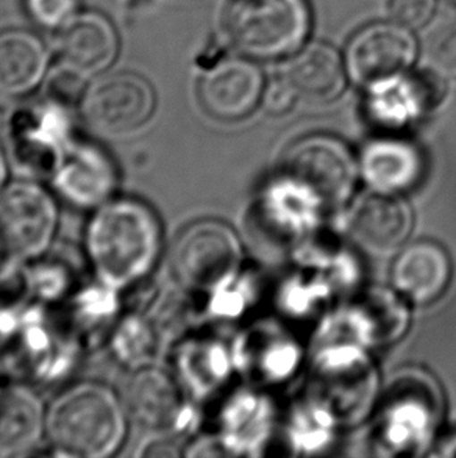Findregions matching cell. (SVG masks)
I'll list each match as a JSON object with an SVG mask.
<instances>
[{"mask_svg":"<svg viewBox=\"0 0 456 458\" xmlns=\"http://www.w3.org/2000/svg\"><path fill=\"white\" fill-rule=\"evenodd\" d=\"M452 280V261L441 244L418 242L397 255L393 267V284L401 296L418 305L436 302Z\"/></svg>","mask_w":456,"mask_h":458,"instance_id":"obj_16","label":"cell"},{"mask_svg":"<svg viewBox=\"0 0 456 458\" xmlns=\"http://www.w3.org/2000/svg\"><path fill=\"white\" fill-rule=\"evenodd\" d=\"M155 347V336L141 318L125 319L114 336V349L119 359L129 365L146 366V359Z\"/></svg>","mask_w":456,"mask_h":458,"instance_id":"obj_21","label":"cell"},{"mask_svg":"<svg viewBox=\"0 0 456 458\" xmlns=\"http://www.w3.org/2000/svg\"><path fill=\"white\" fill-rule=\"evenodd\" d=\"M355 242L376 255L401 250L413 229V213L395 194L376 192L358 200L350 215Z\"/></svg>","mask_w":456,"mask_h":458,"instance_id":"obj_12","label":"cell"},{"mask_svg":"<svg viewBox=\"0 0 456 458\" xmlns=\"http://www.w3.org/2000/svg\"><path fill=\"white\" fill-rule=\"evenodd\" d=\"M43 403L24 386L0 388V455L29 453L46 432Z\"/></svg>","mask_w":456,"mask_h":458,"instance_id":"obj_18","label":"cell"},{"mask_svg":"<svg viewBox=\"0 0 456 458\" xmlns=\"http://www.w3.org/2000/svg\"><path fill=\"white\" fill-rule=\"evenodd\" d=\"M56 191L80 208H97L116 190V167L110 157L89 144H69L54 173Z\"/></svg>","mask_w":456,"mask_h":458,"instance_id":"obj_11","label":"cell"},{"mask_svg":"<svg viewBox=\"0 0 456 458\" xmlns=\"http://www.w3.org/2000/svg\"><path fill=\"white\" fill-rule=\"evenodd\" d=\"M129 415L154 434H171L185 415V399L175 378L154 366H141L127 386Z\"/></svg>","mask_w":456,"mask_h":458,"instance_id":"obj_13","label":"cell"},{"mask_svg":"<svg viewBox=\"0 0 456 458\" xmlns=\"http://www.w3.org/2000/svg\"><path fill=\"white\" fill-rule=\"evenodd\" d=\"M366 88L367 106L372 114L391 124H401L416 118L428 100L424 81L408 72L372 81Z\"/></svg>","mask_w":456,"mask_h":458,"instance_id":"obj_20","label":"cell"},{"mask_svg":"<svg viewBox=\"0 0 456 458\" xmlns=\"http://www.w3.org/2000/svg\"><path fill=\"white\" fill-rule=\"evenodd\" d=\"M6 179V160L5 155L0 149V191H2V188H4V183H5Z\"/></svg>","mask_w":456,"mask_h":458,"instance_id":"obj_27","label":"cell"},{"mask_svg":"<svg viewBox=\"0 0 456 458\" xmlns=\"http://www.w3.org/2000/svg\"><path fill=\"white\" fill-rule=\"evenodd\" d=\"M154 88L135 72L108 75L88 88L81 104L88 125L106 138H127L146 127L154 116Z\"/></svg>","mask_w":456,"mask_h":458,"instance_id":"obj_6","label":"cell"},{"mask_svg":"<svg viewBox=\"0 0 456 458\" xmlns=\"http://www.w3.org/2000/svg\"><path fill=\"white\" fill-rule=\"evenodd\" d=\"M94 271L106 285H133L148 277L161 250V225L135 199H110L96 208L87 230Z\"/></svg>","mask_w":456,"mask_h":458,"instance_id":"obj_1","label":"cell"},{"mask_svg":"<svg viewBox=\"0 0 456 458\" xmlns=\"http://www.w3.org/2000/svg\"><path fill=\"white\" fill-rule=\"evenodd\" d=\"M452 2H456V0H452Z\"/></svg>","mask_w":456,"mask_h":458,"instance_id":"obj_29","label":"cell"},{"mask_svg":"<svg viewBox=\"0 0 456 458\" xmlns=\"http://www.w3.org/2000/svg\"><path fill=\"white\" fill-rule=\"evenodd\" d=\"M426 54L436 74L456 81V16L441 22L433 30Z\"/></svg>","mask_w":456,"mask_h":458,"instance_id":"obj_22","label":"cell"},{"mask_svg":"<svg viewBox=\"0 0 456 458\" xmlns=\"http://www.w3.org/2000/svg\"><path fill=\"white\" fill-rule=\"evenodd\" d=\"M2 255L5 254H4V249H2V244H0V257H2Z\"/></svg>","mask_w":456,"mask_h":458,"instance_id":"obj_28","label":"cell"},{"mask_svg":"<svg viewBox=\"0 0 456 458\" xmlns=\"http://www.w3.org/2000/svg\"><path fill=\"white\" fill-rule=\"evenodd\" d=\"M49 64L43 41L24 29L0 31V94L21 96L39 85Z\"/></svg>","mask_w":456,"mask_h":458,"instance_id":"obj_17","label":"cell"},{"mask_svg":"<svg viewBox=\"0 0 456 458\" xmlns=\"http://www.w3.org/2000/svg\"><path fill=\"white\" fill-rule=\"evenodd\" d=\"M364 177L376 191L401 194L411 190L422 173V158L414 146L399 140H378L363 152Z\"/></svg>","mask_w":456,"mask_h":458,"instance_id":"obj_19","label":"cell"},{"mask_svg":"<svg viewBox=\"0 0 456 458\" xmlns=\"http://www.w3.org/2000/svg\"><path fill=\"white\" fill-rule=\"evenodd\" d=\"M283 77L290 81L299 99L311 104H330L344 93L349 71L344 56L332 44H305L284 68Z\"/></svg>","mask_w":456,"mask_h":458,"instance_id":"obj_15","label":"cell"},{"mask_svg":"<svg viewBox=\"0 0 456 458\" xmlns=\"http://www.w3.org/2000/svg\"><path fill=\"white\" fill-rule=\"evenodd\" d=\"M299 100L296 91L292 89L290 81L284 79L283 74L278 75L274 81L266 85L265 94H263V104H265L266 112L271 114H284V113L292 110Z\"/></svg>","mask_w":456,"mask_h":458,"instance_id":"obj_26","label":"cell"},{"mask_svg":"<svg viewBox=\"0 0 456 458\" xmlns=\"http://www.w3.org/2000/svg\"><path fill=\"white\" fill-rule=\"evenodd\" d=\"M389 18L411 30H419L432 21L436 0H388Z\"/></svg>","mask_w":456,"mask_h":458,"instance_id":"obj_25","label":"cell"},{"mask_svg":"<svg viewBox=\"0 0 456 458\" xmlns=\"http://www.w3.org/2000/svg\"><path fill=\"white\" fill-rule=\"evenodd\" d=\"M87 75L75 69L62 64L54 74L50 75L46 88L47 100L66 110L81 106L88 93Z\"/></svg>","mask_w":456,"mask_h":458,"instance_id":"obj_23","label":"cell"},{"mask_svg":"<svg viewBox=\"0 0 456 458\" xmlns=\"http://www.w3.org/2000/svg\"><path fill=\"white\" fill-rule=\"evenodd\" d=\"M265 89V74L255 60L230 56L205 72L198 83V100L211 118L234 123L258 108Z\"/></svg>","mask_w":456,"mask_h":458,"instance_id":"obj_9","label":"cell"},{"mask_svg":"<svg viewBox=\"0 0 456 458\" xmlns=\"http://www.w3.org/2000/svg\"><path fill=\"white\" fill-rule=\"evenodd\" d=\"M14 157L31 173H55L68 148V110L46 100L43 106L24 110L13 119Z\"/></svg>","mask_w":456,"mask_h":458,"instance_id":"obj_10","label":"cell"},{"mask_svg":"<svg viewBox=\"0 0 456 458\" xmlns=\"http://www.w3.org/2000/svg\"><path fill=\"white\" fill-rule=\"evenodd\" d=\"M33 22L50 30H60L80 13V0H25Z\"/></svg>","mask_w":456,"mask_h":458,"instance_id":"obj_24","label":"cell"},{"mask_svg":"<svg viewBox=\"0 0 456 458\" xmlns=\"http://www.w3.org/2000/svg\"><path fill=\"white\" fill-rule=\"evenodd\" d=\"M284 171L311 196L334 205L349 198L357 167L340 140L316 135L292 144L284 157Z\"/></svg>","mask_w":456,"mask_h":458,"instance_id":"obj_7","label":"cell"},{"mask_svg":"<svg viewBox=\"0 0 456 458\" xmlns=\"http://www.w3.org/2000/svg\"><path fill=\"white\" fill-rule=\"evenodd\" d=\"M46 434L62 455L110 457L127 434V413L108 386L75 385L50 405Z\"/></svg>","mask_w":456,"mask_h":458,"instance_id":"obj_2","label":"cell"},{"mask_svg":"<svg viewBox=\"0 0 456 458\" xmlns=\"http://www.w3.org/2000/svg\"><path fill=\"white\" fill-rule=\"evenodd\" d=\"M308 0H233L225 29L234 49L252 60L292 56L308 41Z\"/></svg>","mask_w":456,"mask_h":458,"instance_id":"obj_3","label":"cell"},{"mask_svg":"<svg viewBox=\"0 0 456 458\" xmlns=\"http://www.w3.org/2000/svg\"><path fill=\"white\" fill-rule=\"evenodd\" d=\"M56 47L63 64L91 77L114 63L119 54V37L114 25L104 14L80 12L58 30Z\"/></svg>","mask_w":456,"mask_h":458,"instance_id":"obj_14","label":"cell"},{"mask_svg":"<svg viewBox=\"0 0 456 458\" xmlns=\"http://www.w3.org/2000/svg\"><path fill=\"white\" fill-rule=\"evenodd\" d=\"M171 263L182 285L198 292L215 290L240 267V240L225 224L198 221L180 233Z\"/></svg>","mask_w":456,"mask_h":458,"instance_id":"obj_4","label":"cell"},{"mask_svg":"<svg viewBox=\"0 0 456 458\" xmlns=\"http://www.w3.org/2000/svg\"><path fill=\"white\" fill-rule=\"evenodd\" d=\"M413 31L393 19L358 30L345 49L349 75L358 83L369 85L391 75L408 72L419 52Z\"/></svg>","mask_w":456,"mask_h":458,"instance_id":"obj_8","label":"cell"},{"mask_svg":"<svg viewBox=\"0 0 456 458\" xmlns=\"http://www.w3.org/2000/svg\"><path fill=\"white\" fill-rule=\"evenodd\" d=\"M58 210L43 186L14 182L0 191V244L14 260L38 259L55 236Z\"/></svg>","mask_w":456,"mask_h":458,"instance_id":"obj_5","label":"cell"}]
</instances>
